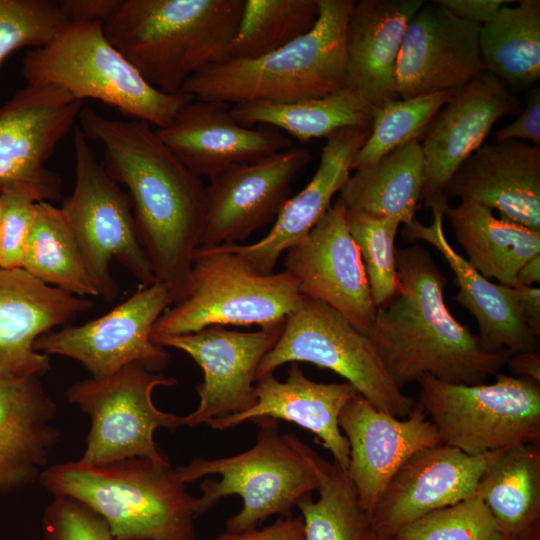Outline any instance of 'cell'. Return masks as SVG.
<instances>
[{"instance_id":"obj_1","label":"cell","mask_w":540,"mask_h":540,"mask_svg":"<svg viewBox=\"0 0 540 540\" xmlns=\"http://www.w3.org/2000/svg\"><path fill=\"white\" fill-rule=\"evenodd\" d=\"M87 139L104 147L107 173L127 188L137 232L156 281L174 304L189 294L195 250L205 221V186L137 120L111 119L91 107L78 115Z\"/></svg>"},{"instance_id":"obj_2","label":"cell","mask_w":540,"mask_h":540,"mask_svg":"<svg viewBox=\"0 0 540 540\" xmlns=\"http://www.w3.org/2000/svg\"><path fill=\"white\" fill-rule=\"evenodd\" d=\"M396 269L397 293L377 308L368 337L401 389L427 375L452 384H481L506 366L508 353L485 349L450 313L445 276L426 249H396Z\"/></svg>"},{"instance_id":"obj_3","label":"cell","mask_w":540,"mask_h":540,"mask_svg":"<svg viewBox=\"0 0 540 540\" xmlns=\"http://www.w3.org/2000/svg\"><path fill=\"white\" fill-rule=\"evenodd\" d=\"M243 5L244 0H122L103 28L151 86L175 94L199 70L228 60Z\"/></svg>"},{"instance_id":"obj_4","label":"cell","mask_w":540,"mask_h":540,"mask_svg":"<svg viewBox=\"0 0 540 540\" xmlns=\"http://www.w3.org/2000/svg\"><path fill=\"white\" fill-rule=\"evenodd\" d=\"M355 0H319L314 27L267 55L227 60L193 74L181 91L194 99L231 104L290 103L347 86L346 28Z\"/></svg>"},{"instance_id":"obj_5","label":"cell","mask_w":540,"mask_h":540,"mask_svg":"<svg viewBox=\"0 0 540 540\" xmlns=\"http://www.w3.org/2000/svg\"><path fill=\"white\" fill-rule=\"evenodd\" d=\"M40 481L53 496L72 497L101 515L116 540H196L197 497L170 463L68 461L45 469Z\"/></svg>"},{"instance_id":"obj_6","label":"cell","mask_w":540,"mask_h":540,"mask_svg":"<svg viewBox=\"0 0 540 540\" xmlns=\"http://www.w3.org/2000/svg\"><path fill=\"white\" fill-rule=\"evenodd\" d=\"M259 431L249 450L217 459L195 458L176 467L183 483L208 475L197 498V516L214 507L223 497L238 495L243 500L240 512L226 521V533L241 534L273 515L287 517L296 504L311 495L326 477L331 463L320 457L296 435L281 434L278 420L258 417Z\"/></svg>"},{"instance_id":"obj_7","label":"cell","mask_w":540,"mask_h":540,"mask_svg":"<svg viewBox=\"0 0 540 540\" xmlns=\"http://www.w3.org/2000/svg\"><path fill=\"white\" fill-rule=\"evenodd\" d=\"M26 85H54L78 100L94 99L156 129L171 123L194 98L151 86L107 39L103 23H69L22 61Z\"/></svg>"},{"instance_id":"obj_8","label":"cell","mask_w":540,"mask_h":540,"mask_svg":"<svg viewBox=\"0 0 540 540\" xmlns=\"http://www.w3.org/2000/svg\"><path fill=\"white\" fill-rule=\"evenodd\" d=\"M302 298L296 280L285 270L262 273L224 246L198 247L188 296L164 311L151 338L211 326L281 324Z\"/></svg>"},{"instance_id":"obj_9","label":"cell","mask_w":540,"mask_h":540,"mask_svg":"<svg viewBox=\"0 0 540 540\" xmlns=\"http://www.w3.org/2000/svg\"><path fill=\"white\" fill-rule=\"evenodd\" d=\"M73 145L75 185L61 209L97 295L112 302L119 293L111 274L114 259L141 285L152 284L156 279L139 239L128 193L98 161L78 124L74 127Z\"/></svg>"},{"instance_id":"obj_10","label":"cell","mask_w":540,"mask_h":540,"mask_svg":"<svg viewBox=\"0 0 540 540\" xmlns=\"http://www.w3.org/2000/svg\"><path fill=\"white\" fill-rule=\"evenodd\" d=\"M492 383L452 384L432 376L419 383L418 404L442 444L480 455L540 443V383L496 374Z\"/></svg>"},{"instance_id":"obj_11","label":"cell","mask_w":540,"mask_h":540,"mask_svg":"<svg viewBox=\"0 0 540 540\" xmlns=\"http://www.w3.org/2000/svg\"><path fill=\"white\" fill-rule=\"evenodd\" d=\"M289 362L337 373L374 407L397 418L407 417L415 404L391 378L370 338L321 301L303 296L261 360L256 381Z\"/></svg>"},{"instance_id":"obj_12","label":"cell","mask_w":540,"mask_h":540,"mask_svg":"<svg viewBox=\"0 0 540 540\" xmlns=\"http://www.w3.org/2000/svg\"><path fill=\"white\" fill-rule=\"evenodd\" d=\"M177 384L174 378L131 363L104 378H86L67 390V400L90 418L87 446L79 459L103 465L129 458H148L169 463L154 441L157 429L184 426L183 417L159 410L152 392L159 386Z\"/></svg>"},{"instance_id":"obj_13","label":"cell","mask_w":540,"mask_h":540,"mask_svg":"<svg viewBox=\"0 0 540 540\" xmlns=\"http://www.w3.org/2000/svg\"><path fill=\"white\" fill-rule=\"evenodd\" d=\"M174 304L169 288L159 281L141 287L105 315L81 325H67L40 336L34 349L80 362L94 378L108 377L139 362L158 372L169 353L152 341L153 326Z\"/></svg>"},{"instance_id":"obj_14","label":"cell","mask_w":540,"mask_h":540,"mask_svg":"<svg viewBox=\"0 0 540 540\" xmlns=\"http://www.w3.org/2000/svg\"><path fill=\"white\" fill-rule=\"evenodd\" d=\"M84 102L54 85H26L0 106V189L23 186L56 202L61 177L47 161L75 127Z\"/></svg>"},{"instance_id":"obj_15","label":"cell","mask_w":540,"mask_h":540,"mask_svg":"<svg viewBox=\"0 0 540 540\" xmlns=\"http://www.w3.org/2000/svg\"><path fill=\"white\" fill-rule=\"evenodd\" d=\"M302 147L234 164L205 187V221L199 247L237 244L275 221L290 198L291 184L309 163Z\"/></svg>"},{"instance_id":"obj_16","label":"cell","mask_w":540,"mask_h":540,"mask_svg":"<svg viewBox=\"0 0 540 540\" xmlns=\"http://www.w3.org/2000/svg\"><path fill=\"white\" fill-rule=\"evenodd\" d=\"M346 210L340 199L330 206L310 232L286 251L284 270L303 296L329 305L368 336L377 307L347 226Z\"/></svg>"},{"instance_id":"obj_17","label":"cell","mask_w":540,"mask_h":540,"mask_svg":"<svg viewBox=\"0 0 540 540\" xmlns=\"http://www.w3.org/2000/svg\"><path fill=\"white\" fill-rule=\"evenodd\" d=\"M284 323L239 332L211 326L198 332L153 337L161 347L187 353L202 369L203 381L196 387L200 402L183 417L184 426L242 413L253 407L256 373L263 357L278 341Z\"/></svg>"},{"instance_id":"obj_18","label":"cell","mask_w":540,"mask_h":540,"mask_svg":"<svg viewBox=\"0 0 540 540\" xmlns=\"http://www.w3.org/2000/svg\"><path fill=\"white\" fill-rule=\"evenodd\" d=\"M339 427L349 443L348 475L370 519L398 469L415 453L442 444L418 403L406 418H397L359 393L343 407Z\"/></svg>"},{"instance_id":"obj_19","label":"cell","mask_w":540,"mask_h":540,"mask_svg":"<svg viewBox=\"0 0 540 540\" xmlns=\"http://www.w3.org/2000/svg\"><path fill=\"white\" fill-rule=\"evenodd\" d=\"M521 104L506 84L487 70L458 89L435 114L422 136L426 181L421 199L429 208L448 204L445 189L460 165L502 117L519 113Z\"/></svg>"},{"instance_id":"obj_20","label":"cell","mask_w":540,"mask_h":540,"mask_svg":"<svg viewBox=\"0 0 540 540\" xmlns=\"http://www.w3.org/2000/svg\"><path fill=\"white\" fill-rule=\"evenodd\" d=\"M477 24L437 4H424L409 21L396 66L401 99L458 90L485 70Z\"/></svg>"},{"instance_id":"obj_21","label":"cell","mask_w":540,"mask_h":540,"mask_svg":"<svg viewBox=\"0 0 540 540\" xmlns=\"http://www.w3.org/2000/svg\"><path fill=\"white\" fill-rule=\"evenodd\" d=\"M93 306L90 300L47 285L22 268H0V385L47 372L50 357L34 349L36 340L70 325Z\"/></svg>"},{"instance_id":"obj_22","label":"cell","mask_w":540,"mask_h":540,"mask_svg":"<svg viewBox=\"0 0 540 540\" xmlns=\"http://www.w3.org/2000/svg\"><path fill=\"white\" fill-rule=\"evenodd\" d=\"M497 451L469 455L440 444L415 453L398 469L379 499L370 519L372 531L391 538L415 519L475 496L479 480Z\"/></svg>"},{"instance_id":"obj_23","label":"cell","mask_w":540,"mask_h":540,"mask_svg":"<svg viewBox=\"0 0 540 540\" xmlns=\"http://www.w3.org/2000/svg\"><path fill=\"white\" fill-rule=\"evenodd\" d=\"M227 103L193 99L169 125L155 129L161 141L195 176L209 180L228 167L292 147L273 127L251 128L236 122Z\"/></svg>"},{"instance_id":"obj_24","label":"cell","mask_w":540,"mask_h":540,"mask_svg":"<svg viewBox=\"0 0 540 540\" xmlns=\"http://www.w3.org/2000/svg\"><path fill=\"white\" fill-rule=\"evenodd\" d=\"M444 196L540 231V146L520 140L482 145L454 173Z\"/></svg>"},{"instance_id":"obj_25","label":"cell","mask_w":540,"mask_h":540,"mask_svg":"<svg viewBox=\"0 0 540 540\" xmlns=\"http://www.w3.org/2000/svg\"><path fill=\"white\" fill-rule=\"evenodd\" d=\"M256 404L250 409L206 422L215 430H226L258 417L295 423L312 432L330 451L343 470L349 466V443L339 427V415L358 391L349 382L320 383L309 379L292 363L285 381L273 374L256 381Z\"/></svg>"},{"instance_id":"obj_26","label":"cell","mask_w":540,"mask_h":540,"mask_svg":"<svg viewBox=\"0 0 540 540\" xmlns=\"http://www.w3.org/2000/svg\"><path fill=\"white\" fill-rule=\"evenodd\" d=\"M369 132L348 127L328 135L314 176L288 199L271 230L255 243L224 247L244 256L258 271L272 273L281 254L303 239L330 208L332 198L348 180L353 159Z\"/></svg>"},{"instance_id":"obj_27","label":"cell","mask_w":540,"mask_h":540,"mask_svg":"<svg viewBox=\"0 0 540 540\" xmlns=\"http://www.w3.org/2000/svg\"><path fill=\"white\" fill-rule=\"evenodd\" d=\"M423 0H360L346 28L347 87L373 109L397 97L396 66L409 21Z\"/></svg>"},{"instance_id":"obj_28","label":"cell","mask_w":540,"mask_h":540,"mask_svg":"<svg viewBox=\"0 0 540 540\" xmlns=\"http://www.w3.org/2000/svg\"><path fill=\"white\" fill-rule=\"evenodd\" d=\"M446 206L431 207V225H423L416 219L404 225L403 237L409 241H425L442 254L454 273L458 287L454 299L474 316L479 331L477 337L485 349L509 355L538 350V337L524 323L508 286L485 278L447 241L443 231Z\"/></svg>"},{"instance_id":"obj_29","label":"cell","mask_w":540,"mask_h":540,"mask_svg":"<svg viewBox=\"0 0 540 540\" xmlns=\"http://www.w3.org/2000/svg\"><path fill=\"white\" fill-rule=\"evenodd\" d=\"M55 412L38 376L0 385V494L40 479L60 440Z\"/></svg>"},{"instance_id":"obj_30","label":"cell","mask_w":540,"mask_h":540,"mask_svg":"<svg viewBox=\"0 0 540 540\" xmlns=\"http://www.w3.org/2000/svg\"><path fill=\"white\" fill-rule=\"evenodd\" d=\"M444 216L468 263L485 278L496 279L498 284L517 286L520 267L540 254V231L497 218L488 207L460 201L456 206L447 205Z\"/></svg>"},{"instance_id":"obj_31","label":"cell","mask_w":540,"mask_h":540,"mask_svg":"<svg viewBox=\"0 0 540 540\" xmlns=\"http://www.w3.org/2000/svg\"><path fill=\"white\" fill-rule=\"evenodd\" d=\"M426 181L419 140L407 142L378 162L350 175L339 192L347 208L409 224L421 200Z\"/></svg>"},{"instance_id":"obj_32","label":"cell","mask_w":540,"mask_h":540,"mask_svg":"<svg viewBox=\"0 0 540 540\" xmlns=\"http://www.w3.org/2000/svg\"><path fill=\"white\" fill-rule=\"evenodd\" d=\"M372 113V106L347 86L319 98L290 103L246 102L230 107V115L239 124L273 127L300 142L327 137L342 128L370 129Z\"/></svg>"},{"instance_id":"obj_33","label":"cell","mask_w":540,"mask_h":540,"mask_svg":"<svg viewBox=\"0 0 540 540\" xmlns=\"http://www.w3.org/2000/svg\"><path fill=\"white\" fill-rule=\"evenodd\" d=\"M476 495L499 533L515 537L540 522V449L520 444L498 450L482 474Z\"/></svg>"},{"instance_id":"obj_34","label":"cell","mask_w":540,"mask_h":540,"mask_svg":"<svg viewBox=\"0 0 540 540\" xmlns=\"http://www.w3.org/2000/svg\"><path fill=\"white\" fill-rule=\"evenodd\" d=\"M479 48L485 70L515 95L540 78V1L503 5L480 27Z\"/></svg>"},{"instance_id":"obj_35","label":"cell","mask_w":540,"mask_h":540,"mask_svg":"<svg viewBox=\"0 0 540 540\" xmlns=\"http://www.w3.org/2000/svg\"><path fill=\"white\" fill-rule=\"evenodd\" d=\"M22 269L43 283L72 295L98 296L66 216L61 208L50 202L37 203Z\"/></svg>"},{"instance_id":"obj_36","label":"cell","mask_w":540,"mask_h":540,"mask_svg":"<svg viewBox=\"0 0 540 540\" xmlns=\"http://www.w3.org/2000/svg\"><path fill=\"white\" fill-rule=\"evenodd\" d=\"M319 14V0H244L228 60L256 59L307 34Z\"/></svg>"},{"instance_id":"obj_37","label":"cell","mask_w":540,"mask_h":540,"mask_svg":"<svg viewBox=\"0 0 540 540\" xmlns=\"http://www.w3.org/2000/svg\"><path fill=\"white\" fill-rule=\"evenodd\" d=\"M318 492L317 500L309 495L296 504L302 514L304 540H370V518L347 471L332 462Z\"/></svg>"},{"instance_id":"obj_38","label":"cell","mask_w":540,"mask_h":540,"mask_svg":"<svg viewBox=\"0 0 540 540\" xmlns=\"http://www.w3.org/2000/svg\"><path fill=\"white\" fill-rule=\"evenodd\" d=\"M457 90L409 99H394L373 109L368 138L357 151L351 169L372 166L397 147L422 138L428 125Z\"/></svg>"},{"instance_id":"obj_39","label":"cell","mask_w":540,"mask_h":540,"mask_svg":"<svg viewBox=\"0 0 540 540\" xmlns=\"http://www.w3.org/2000/svg\"><path fill=\"white\" fill-rule=\"evenodd\" d=\"M346 222L359 249L374 304L381 307L398 290L395 238L401 223L351 208L346 210Z\"/></svg>"},{"instance_id":"obj_40","label":"cell","mask_w":540,"mask_h":540,"mask_svg":"<svg viewBox=\"0 0 540 540\" xmlns=\"http://www.w3.org/2000/svg\"><path fill=\"white\" fill-rule=\"evenodd\" d=\"M69 21L54 0H0V66L15 50L49 44Z\"/></svg>"},{"instance_id":"obj_41","label":"cell","mask_w":540,"mask_h":540,"mask_svg":"<svg viewBox=\"0 0 540 540\" xmlns=\"http://www.w3.org/2000/svg\"><path fill=\"white\" fill-rule=\"evenodd\" d=\"M497 533L491 513L475 495L415 519L389 540H489Z\"/></svg>"},{"instance_id":"obj_42","label":"cell","mask_w":540,"mask_h":540,"mask_svg":"<svg viewBox=\"0 0 540 540\" xmlns=\"http://www.w3.org/2000/svg\"><path fill=\"white\" fill-rule=\"evenodd\" d=\"M0 198V268H22L26 242L34 224L39 201L30 189L23 186L0 189Z\"/></svg>"},{"instance_id":"obj_43","label":"cell","mask_w":540,"mask_h":540,"mask_svg":"<svg viewBox=\"0 0 540 540\" xmlns=\"http://www.w3.org/2000/svg\"><path fill=\"white\" fill-rule=\"evenodd\" d=\"M43 540H116L105 519L83 502L57 495L42 518Z\"/></svg>"},{"instance_id":"obj_44","label":"cell","mask_w":540,"mask_h":540,"mask_svg":"<svg viewBox=\"0 0 540 540\" xmlns=\"http://www.w3.org/2000/svg\"><path fill=\"white\" fill-rule=\"evenodd\" d=\"M495 142L505 140H531L540 146V89H532L527 104L518 117L493 133Z\"/></svg>"},{"instance_id":"obj_45","label":"cell","mask_w":540,"mask_h":540,"mask_svg":"<svg viewBox=\"0 0 540 540\" xmlns=\"http://www.w3.org/2000/svg\"><path fill=\"white\" fill-rule=\"evenodd\" d=\"M122 0H61L58 4L69 23L108 21L118 10Z\"/></svg>"},{"instance_id":"obj_46","label":"cell","mask_w":540,"mask_h":540,"mask_svg":"<svg viewBox=\"0 0 540 540\" xmlns=\"http://www.w3.org/2000/svg\"><path fill=\"white\" fill-rule=\"evenodd\" d=\"M218 537L220 540H304V525L301 517L290 515L260 530L241 534L225 532Z\"/></svg>"},{"instance_id":"obj_47","label":"cell","mask_w":540,"mask_h":540,"mask_svg":"<svg viewBox=\"0 0 540 540\" xmlns=\"http://www.w3.org/2000/svg\"><path fill=\"white\" fill-rule=\"evenodd\" d=\"M452 14L465 21L483 26L510 0H434Z\"/></svg>"},{"instance_id":"obj_48","label":"cell","mask_w":540,"mask_h":540,"mask_svg":"<svg viewBox=\"0 0 540 540\" xmlns=\"http://www.w3.org/2000/svg\"><path fill=\"white\" fill-rule=\"evenodd\" d=\"M517 310L529 330L540 335V289L536 286L508 287Z\"/></svg>"},{"instance_id":"obj_49","label":"cell","mask_w":540,"mask_h":540,"mask_svg":"<svg viewBox=\"0 0 540 540\" xmlns=\"http://www.w3.org/2000/svg\"><path fill=\"white\" fill-rule=\"evenodd\" d=\"M506 366L512 376L540 383V353L539 350L520 352L508 357Z\"/></svg>"},{"instance_id":"obj_50","label":"cell","mask_w":540,"mask_h":540,"mask_svg":"<svg viewBox=\"0 0 540 540\" xmlns=\"http://www.w3.org/2000/svg\"><path fill=\"white\" fill-rule=\"evenodd\" d=\"M517 285L534 286L540 283V254L527 260L516 275Z\"/></svg>"},{"instance_id":"obj_51","label":"cell","mask_w":540,"mask_h":540,"mask_svg":"<svg viewBox=\"0 0 540 540\" xmlns=\"http://www.w3.org/2000/svg\"><path fill=\"white\" fill-rule=\"evenodd\" d=\"M489 540H514V537H511L502 533H497Z\"/></svg>"},{"instance_id":"obj_52","label":"cell","mask_w":540,"mask_h":540,"mask_svg":"<svg viewBox=\"0 0 540 540\" xmlns=\"http://www.w3.org/2000/svg\"><path fill=\"white\" fill-rule=\"evenodd\" d=\"M370 540H389V538L379 536V535L375 534L374 532H372Z\"/></svg>"},{"instance_id":"obj_53","label":"cell","mask_w":540,"mask_h":540,"mask_svg":"<svg viewBox=\"0 0 540 540\" xmlns=\"http://www.w3.org/2000/svg\"><path fill=\"white\" fill-rule=\"evenodd\" d=\"M1 217H2V206H1V198H0V238H1Z\"/></svg>"},{"instance_id":"obj_54","label":"cell","mask_w":540,"mask_h":540,"mask_svg":"<svg viewBox=\"0 0 540 540\" xmlns=\"http://www.w3.org/2000/svg\"><path fill=\"white\" fill-rule=\"evenodd\" d=\"M213 540H220V539H219V537H217V538H215V539H213Z\"/></svg>"}]
</instances>
